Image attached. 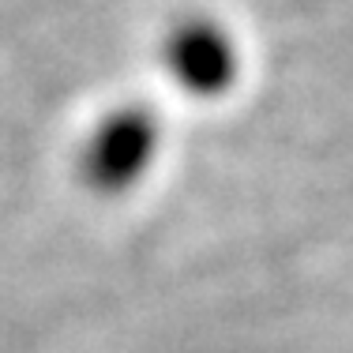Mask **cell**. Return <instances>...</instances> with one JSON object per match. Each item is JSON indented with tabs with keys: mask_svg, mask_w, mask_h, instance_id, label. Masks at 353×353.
Segmentation results:
<instances>
[{
	"mask_svg": "<svg viewBox=\"0 0 353 353\" xmlns=\"http://www.w3.org/2000/svg\"><path fill=\"white\" fill-rule=\"evenodd\" d=\"M162 64L181 94L211 102L233 90L241 75V49L225 23L211 15H184L162 38Z\"/></svg>",
	"mask_w": 353,
	"mask_h": 353,
	"instance_id": "2",
	"label": "cell"
},
{
	"mask_svg": "<svg viewBox=\"0 0 353 353\" xmlns=\"http://www.w3.org/2000/svg\"><path fill=\"white\" fill-rule=\"evenodd\" d=\"M162 154V121L147 105H117L94 121L79 150V176L98 196L139 188Z\"/></svg>",
	"mask_w": 353,
	"mask_h": 353,
	"instance_id": "1",
	"label": "cell"
}]
</instances>
